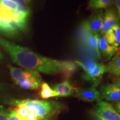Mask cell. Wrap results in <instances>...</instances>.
I'll return each mask as SVG.
<instances>
[{
  "label": "cell",
  "mask_w": 120,
  "mask_h": 120,
  "mask_svg": "<svg viewBox=\"0 0 120 120\" xmlns=\"http://www.w3.org/2000/svg\"><path fill=\"white\" fill-rule=\"evenodd\" d=\"M0 46L10 55L15 64L23 68L35 70L46 74L61 73L66 77L71 76L77 70V65L75 62L46 57L1 37Z\"/></svg>",
  "instance_id": "1"
},
{
  "label": "cell",
  "mask_w": 120,
  "mask_h": 120,
  "mask_svg": "<svg viewBox=\"0 0 120 120\" xmlns=\"http://www.w3.org/2000/svg\"><path fill=\"white\" fill-rule=\"evenodd\" d=\"M3 101L6 104L14 107H23L28 111L34 112L40 120L53 116L56 112H59L63 107L62 105L56 102L38 100L5 98Z\"/></svg>",
  "instance_id": "2"
},
{
  "label": "cell",
  "mask_w": 120,
  "mask_h": 120,
  "mask_svg": "<svg viewBox=\"0 0 120 120\" xmlns=\"http://www.w3.org/2000/svg\"><path fill=\"white\" fill-rule=\"evenodd\" d=\"M11 76L16 85L26 90L38 89L42 85V79L38 72L26 68H20L9 64Z\"/></svg>",
  "instance_id": "3"
},
{
  "label": "cell",
  "mask_w": 120,
  "mask_h": 120,
  "mask_svg": "<svg viewBox=\"0 0 120 120\" xmlns=\"http://www.w3.org/2000/svg\"><path fill=\"white\" fill-rule=\"evenodd\" d=\"M95 111L97 115L105 120H120V113L107 102L101 100L97 101Z\"/></svg>",
  "instance_id": "4"
},
{
  "label": "cell",
  "mask_w": 120,
  "mask_h": 120,
  "mask_svg": "<svg viewBox=\"0 0 120 120\" xmlns=\"http://www.w3.org/2000/svg\"><path fill=\"white\" fill-rule=\"evenodd\" d=\"M106 72V65L102 63H98L91 70L84 72L82 77L85 80L92 82L93 86L96 87L101 82L103 75Z\"/></svg>",
  "instance_id": "5"
},
{
  "label": "cell",
  "mask_w": 120,
  "mask_h": 120,
  "mask_svg": "<svg viewBox=\"0 0 120 120\" xmlns=\"http://www.w3.org/2000/svg\"><path fill=\"white\" fill-rule=\"evenodd\" d=\"M119 22L120 18L116 10L111 7L106 8V11L103 13L102 26L100 34L105 35L112 27Z\"/></svg>",
  "instance_id": "6"
},
{
  "label": "cell",
  "mask_w": 120,
  "mask_h": 120,
  "mask_svg": "<svg viewBox=\"0 0 120 120\" xmlns=\"http://www.w3.org/2000/svg\"><path fill=\"white\" fill-rule=\"evenodd\" d=\"M103 12L102 10H97L93 13L89 19L83 23V26L90 32L99 34L102 26Z\"/></svg>",
  "instance_id": "7"
},
{
  "label": "cell",
  "mask_w": 120,
  "mask_h": 120,
  "mask_svg": "<svg viewBox=\"0 0 120 120\" xmlns=\"http://www.w3.org/2000/svg\"><path fill=\"white\" fill-rule=\"evenodd\" d=\"M100 96L107 101H120V87L114 83H107L100 88Z\"/></svg>",
  "instance_id": "8"
},
{
  "label": "cell",
  "mask_w": 120,
  "mask_h": 120,
  "mask_svg": "<svg viewBox=\"0 0 120 120\" xmlns=\"http://www.w3.org/2000/svg\"><path fill=\"white\" fill-rule=\"evenodd\" d=\"M82 27L83 29V34L82 35V40L84 45L88 48L91 51L95 53L96 55L101 58V56L100 55L98 49V37L100 34H94L90 32L87 28L82 25Z\"/></svg>",
  "instance_id": "9"
},
{
  "label": "cell",
  "mask_w": 120,
  "mask_h": 120,
  "mask_svg": "<svg viewBox=\"0 0 120 120\" xmlns=\"http://www.w3.org/2000/svg\"><path fill=\"white\" fill-rule=\"evenodd\" d=\"M75 93L77 98L84 101L92 102L101 100L100 93L96 87L94 86L88 88H78L75 90Z\"/></svg>",
  "instance_id": "10"
},
{
  "label": "cell",
  "mask_w": 120,
  "mask_h": 120,
  "mask_svg": "<svg viewBox=\"0 0 120 120\" xmlns=\"http://www.w3.org/2000/svg\"><path fill=\"white\" fill-rule=\"evenodd\" d=\"M98 46L101 56L102 55L107 59L112 58L118 51V48L109 44L105 35L102 34L99 35Z\"/></svg>",
  "instance_id": "11"
},
{
  "label": "cell",
  "mask_w": 120,
  "mask_h": 120,
  "mask_svg": "<svg viewBox=\"0 0 120 120\" xmlns=\"http://www.w3.org/2000/svg\"><path fill=\"white\" fill-rule=\"evenodd\" d=\"M107 42L111 46L118 48L120 46V22L116 24L105 34Z\"/></svg>",
  "instance_id": "12"
},
{
  "label": "cell",
  "mask_w": 120,
  "mask_h": 120,
  "mask_svg": "<svg viewBox=\"0 0 120 120\" xmlns=\"http://www.w3.org/2000/svg\"><path fill=\"white\" fill-rule=\"evenodd\" d=\"M52 89L55 90L59 95V97H67L72 94L75 90L69 81H64L53 86Z\"/></svg>",
  "instance_id": "13"
},
{
  "label": "cell",
  "mask_w": 120,
  "mask_h": 120,
  "mask_svg": "<svg viewBox=\"0 0 120 120\" xmlns=\"http://www.w3.org/2000/svg\"><path fill=\"white\" fill-rule=\"evenodd\" d=\"M107 72L116 77L120 76V51H117L106 65Z\"/></svg>",
  "instance_id": "14"
},
{
  "label": "cell",
  "mask_w": 120,
  "mask_h": 120,
  "mask_svg": "<svg viewBox=\"0 0 120 120\" xmlns=\"http://www.w3.org/2000/svg\"><path fill=\"white\" fill-rule=\"evenodd\" d=\"M115 0H90L88 7L90 10H97L107 8L114 4Z\"/></svg>",
  "instance_id": "15"
},
{
  "label": "cell",
  "mask_w": 120,
  "mask_h": 120,
  "mask_svg": "<svg viewBox=\"0 0 120 120\" xmlns=\"http://www.w3.org/2000/svg\"><path fill=\"white\" fill-rule=\"evenodd\" d=\"M19 120H40L36 114L21 107H14Z\"/></svg>",
  "instance_id": "16"
},
{
  "label": "cell",
  "mask_w": 120,
  "mask_h": 120,
  "mask_svg": "<svg viewBox=\"0 0 120 120\" xmlns=\"http://www.w3.org/2000/svg\"><path fill=\"white\" fill-rule=\"evenodd\" d=\"M40 91V96L43 99H48L51 97H59V95L46 82L42 83Z\"/></svg>",
  "instance_id": "17"
},
{
  "label": "cell",
  "mask_w": 120,
  "mask_h": 120,
  "mask_svg": "<svg viewBox=\"0 0 120 120\" xmlns=\"http://www.w3.org/2000/svg\"><path fill=\"white\" fill-rule=\"evenodd\" d=\"M75 62L76 63V64L77 66H80L83 69L84 72H86L91 70V69H92L94 67H95L97 65V64H98V62H97L96 61L92 59L86 60V61H84V62L75 61Z\"/></svg>",
  "instance_id": "18"
},
{
  "label": "cell",
  "mask_w": 120,
  "mask_h": 120,
  "mask_svg": "<svg viewBox=\"0 0 120 120\" xmlns=\"http://www.w3.org/2000/svg\"><path fill=\"white\" fill-rule=\"evenodd\" d=\"M0 33L10 37H15L18 36L12 30L8 27L2 22L1 18H0Z\"/></svg>",
  "instance_id": "19"
},
{
  "label": "cell",
  "mask_w": 120,
  "mask_h": 120,
  "mask_svg": "<svg viewBox=\"0 0 120 120\" xmlns=\"http://www.w3.org/2000/svg\"><path fill=\"white\" fill-rule=\"evenodd\" d=\"M6 113L8 120H19L14 107L9 108L6 111Z\"/></svg>",
  "instance_id": "20"
},
{
  "label": "cell",
  "mask_w": 120,
  "mask_h": 120,
  "mask_svg": "<svg viewBox=\"0 0 120 120\" xmlns=\"http://www.w3.org/2000/svg\"><path fill=\"white\" fill-rule=\"evenodd\" d=\"M0 120H8L6 111L2 106H0Z\"/></svg>",
  "instance_id": "21"
},
{
  "label": "cell",
  "mask_w": 120,
  "mask_h": 120,
  "mask_svg": "<svg viewBox=\"0 0 120 120\" xmlns=\"http://www.w3.org/2000/svg\"><path fill=\"white\" fill-rule=\"evenodd\" d=\"M114 4L116 6V11L117 12L118 15L120 19V0H115Z\"/></svg>",
  "instance_id": "22"
},
{
  "label": "cell",
  "mask_w": 120,
  "mask_h": 120,
  "mask_svg": "<svg viewBox=\"0 0 120 120\" xmlns=\"http://www.w3.org/2000/svg\"><path fill=\"white\" fill-rule=\"evenodd\" d=\"M113 83L115 84L120 87V76H117V77L114 78L113 79Z\"/></svg>",
  "instance_id": "23"
},
{
  "label": "cell",
  "mask_w": 120,
  "mask_h": 120,
  "mask_svg": "<svg viewBox=\"0 0 120 120\" xmlns=\"http://www.w3.org/2000/svg\"><path fill=\"white\" fill-rule=\"evenodd\" d=\"M114 108L116 109V110L118 112H119L120 113V101L117 102L115 104V106H114Z\"/></svg>",
  "instance_id": "24"
},
{
  "label": "cell",
  "mask_w": 120,
  "mask_h": 120,
  "mask_svg": "<svg viewBox=\"0 0 120 120\" xmlns=\"http://www.w3.org/2000/svg\"><path fill=\"white\" fill-rule=\"evenodd\" d=\"M5 89L6 88L4 85H2V84H0V94L4 92V90H5Z\"/></svg>",
  "instance_id": "25"
},
{
  "label": "cell",
  "mask_w": 120,
  "mask_h": 120,
  "mask_svg": "<svg viewBox=\"0 0 120 120\" xmlns=\"http://www.w3.org/2000/svg\"><path fill=\"white\" fill-rule=\"evenodd\" d=\"M53 116H50L49 117H47L43 118V120H53Z\"/></svg>",
  "instance_id": "26"
},
{
  "label": "cell",
  "mask_w": 120,
  "mask_h": 120,
  "mask_svg": "<svg viewBox=\"0 0 120 120\" xmlns=\"http://www.w3.org/2000/svg\"><path fill=\"white\" fill-rule=\"evenodd\" d=\"M96 120H105L102 118V117H101L100 116H98V115H97L96 113Z\"/></svg>",
  "instance_id": "27"
},
{
  "label": "cell",
  "mask_w": 120,
  "mask_h": 120,
  "mask_svg": "<svg viewBox=\"0 0 120 120\" xmlns=\"http://www.w3.org/2000/svg\"><path fill=\"white\" fill-rule=\"evenodd\" d=\"M3 57H4V55H3V54L2 53V52H1V51H0V60H2Z\"/></svg>",
  "instance_id": "28"
},
{
  "label": "cell",
  "mask_w": 120,
  "mask_h": 120,
  "mask_svg": "<svg viewBox=\"0 0 120 120\" xmlns=\"http://www.w3.org/2000/svg\"><path fill=\"white\" fill-rule=\"evenodd\" d=\"M28 1H30V0H28Z\"/></svg>",
  "instance_id": "29"
}]
</instances>
